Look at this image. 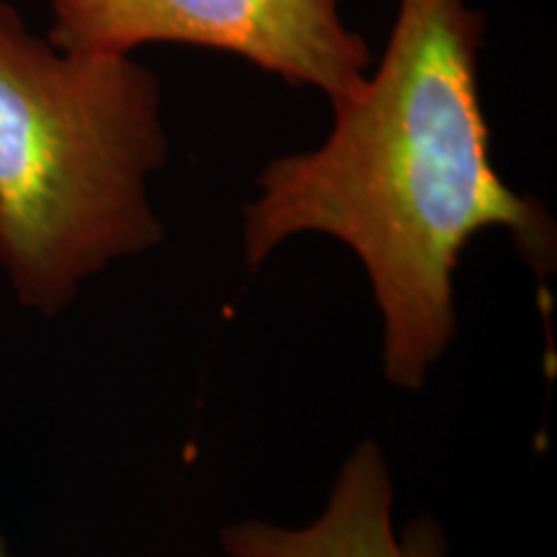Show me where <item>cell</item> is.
<instances>
[{
	"mask_svg": "<svg viewBox=\"0 0 557 557\" xmlns=\"http://www.w3.org/2000/svg\"><path fill=\"white\" fill-rule=\"evenodd\" d=\"M483 32L465 0H400L385 58L333 103L331 135L271 160L243 209L248 269L305 233L357 256L382 318L385 377L403 389L421 387L455 338V274L475 235L504 227L540 274L555 263L547 209L493 165Z\"/></svg>",
	"mask_w": 557,
	"mask_h": 557,
	"instance_id": "cell-1",
	"label": "cell"
},
{
	"mask_svg": "<svg viewBox=\"0 0 557 557\" xmlns=\"http://www.w3.org/2000/svg\"><path fill=\"white\" fill-rule=\"evenodd\" d=\"M160 83L132 54L67 52L0 0V269L54 318L88 278L163 240Z\"/></svg>",
	"mask_w": 557,
	"mask_h": 557,
	"instance_id": "cell-2",
	"label": "cell"
},
{
	"mask_svg": "<svg viewBox=\"0 0 557 557\" xmlns=\"http://www.w3.org/2000/svg\"><path fill=\"white\" fill-rule=\"evenodd\" d=\"M50 41L67 52L132 54L145 45H189L238 54L331 103L351 96L372 50L341 18L344 0H47Z\"/></svg>",
	"mask_w": 557,
	"mask_h": 557,
	"instance_id": "cell-3",
	"label": "cell"
},
{
	"mask_svg": "<svg viewBox=\"0 0 557 557\" xmlns=\"http://www.w3.org/2000/svg\"><path fill=\"white\" fill-rule=\"evenodd\" d=\"M393 478L374 442H361L341 465L329 504L305 527L248 519L220 529L227 557H447L438 521L418 517L395 529Z\"/></svg>",
	"mask_w": 557,
	"mask_h": 557,
	"instance_id": "cell-4",
	"label": "cell"
},
{
	"mask_svg": "<svg viewBox=\"0 0 557 557\" xmlns=\"http://www.w3.org/2000/svg\"><path fill=\"white\" fill-rule=\"evenodd\" d=\"M0 557H13L11 547H9V542L3 540V534H0Z\"/></svg>",
	"mask_w": 557,
	"mask_h": 557,
	"instance_id": "cell-5",
	"label": "cell"
}]
</instances>
